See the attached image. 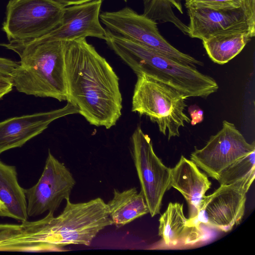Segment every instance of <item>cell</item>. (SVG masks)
I'll return each mask as SVG.
<instances>
[{
  "label": "cell",
  "instance_id": "26",
  "mask_svg": "<svg viewBox=\"0 0 255 255\" xmlns=\"http://www.w3.org/2000/svg\"><path fill=\"white\" fill-rule=\"evenodd\" d=\"M13 87L11 77L0 74V100L11 91Z\"/></svg>",
  "mask_w": 255,
  "mask_h": 255
},
{
  "label": "cell",
  "instance_id": "23",
  "mask_svg": "<svg viewBox=\"0 0 255 255\" xmlns=\"http://www.w3.org/2000/svg\"><path fill=\"white\" fill-rule=\"evenodd\" d=\"M242 7L251 35L253 37L255 35V0H243Z\"/></svg>",
  "mask_w": 255,
  "mask_h": 255
},
{
  "label": "cell",
  "instance_id": "12",
  "mask_svg": "<svg viewBox=\"0 0 255 255\" xmlns=\"http://www.w3.org/2000/svg\"><path fill=\"white\" fill-rule=\"evenodd\" d=\"M79 114L77 107L68 102L62 108L8 119L0 122V154L22 146L46 129L54 121Z\"/></svg>",
  "mask_w": 255,
  "mask_h": 255
},
{
  "label": "cell",
  "instance_id": "10",
  "mask_svg": "<svg viewBox=\"0 0 255 255\" xmlns=\"http://www.w3.org/2000/svg\"><path fill=\"white\" fill-rule=\"evenodd\" d=\"M246 194L232 185H220L203 198L197 216L187 222L189 227L203 224L228 232L241 222L245 214Z\"/></svg>",
  "mask_w": 255,
  "mask_h": 255
},
{
  "label": "cell",
  "instance_id": "28",
  "mask_svg": "<svg viewBox=\"0 0 255 255\" xmlns=\"http://www.w3.org/2000/svg\"><path fill=\"white\" fill-rule=\"evenodd\" d=\"M181 13H183L182 6L179 0H168Z\"/></svg>",
  "mask_w": 255,
  "mask_h": 255
},
{
  "label": "cell",
  "instance_id": "11",
  "mask_svg": "<svg viewBox=\"0 0 255 255\" xmlns=\"http://www.w3.org/2000/svg\"><path fill=\"white\" fill-rule=\"evenodd\" d=\"M102 2L103 0H94L64 8L60 24L35 40L67 41L87 37L104 40L106 30L102 26L99 18Z\"/></svg>",
  "mask_w": 255,
  "mask_h": 255
},
{
  "label": "cell",
  "instance_id": "30",
  "mask_svg": "<svg viewBox=\"0 0 255 255\" xmlns=\"http://www.w3.org/2000/svg\"><path fill=\"white\" fill-rule=\"evenodd\" d=\"M0 216L5 217V214L1 210H0Z\"/></svg>",
  "mask_w": 255,
  "mask_h": 255
},
{
  "label": "cell",
  "instance_id": "9",
  "mask_svg": "<svg viewBox=\"0 0 255 255\" xmlns=\"http://www.w3.org/2000/svg\"><path fill=\"white\" fill-rule=\"evenodd\" d=\"M76 181L70 171L48 151L45 164L37 182L24 189L28 217L54 212L70 198Z\"/></svg>",
  "mask_w": 255,
  "mask_h": 255
},
{
  "label": "cell",
  "instance_id": "31",
  "mask_svg": "<svg viewBox=\"0 0 255 255\" xmlns=\"http://www.w3.org/2000/svg\"><path fill=\"white\" fill-rule=\"evenodd\" d=\"M123 0V1H125V2H127V0Z\"/></svg>",
  "mask_w": 255,
  "mask_h": 255
},
{
  "label": "cell",
  "instance_id": "21",
  "mask_svg": "<svg viewBox=\"0 0 255 255\" xmlns=\"http://www.w3.org/2000/svg\"><path fill=\"white\" fill-rule=\"evenodd\" d=\"M143 13L145 16L156 22H169L173 23L184 34L188 35V26L174 13L172 4L168 0H143Z\"/></svg>",
  "mask_w": 255,
  "mask_h": 255
},
{
  "label": "cell",
  "instance_id": "13",
  "mask_svg": "<svg viewBox=\"0 0 255 255\" xmlns=\"http://www.w3.org/2000/svg\"><path fill=\"white\" fill-rule=\"evenodd\" d=\"M186 8L189 17L188 35L191 38L204 40L224 31L249 30L242 7L230 9Z\"/></svg>",
  "mask_w": 255,
  "mask_h": 255
},
{
  "label": "cell",
  "instance_id": "16",
  "mask_svg": "<svg viewBox=\"0 0 255 255\" xmlns=\"http://www.w3.org/2000/svg\"><path fill=\"white\" fill-rule=\"evenodd\" d=\"M158 235L167 246L192 245L203 241L205 234L201 228L189 227L183 212V205L169 203L159 219Z\"/></svg>",
  "mask_w": 255,
  "mask_h": 255
},
{
  "label": "cell",
  "instance_id": "25",
  "mask_svg": "<svg viewBox=\"0 0 255 255\" xmlns=\"http://www.w3.org/2000/svg\"><path fill=\"white\" fill-rule=\"evenodd\" d=\"M190 116V124L192 126L201 123L204 120V112L197 105H192L188 108Z\"/></svg>",
  "mask_w": 255,
  "mask_h": 255
},
{
  "label": "cell",
  "instance_id": "5",
  "mask_svg": "<svg viewBox=\"0 0 255 255\" xmlns=\"http://www.w3.org/2000/svg\"><path fill=\"white\" fill-rule=\"evenodd\" d=\"M64 9L51 0H10L2 30L10 44L28 43L57 27Z\"/></svg>",
  "mask_w": 255,
  "mask_h": 255
},
{
  "label": "cell",
  "instance_id": "17",
  "mask_svg": "<svg viewBox=\"0 0 255 255\" xmlns=\"http://www.w3.org/2000/svg\"><path fill=\"white\" fill-rule=\"evenodd\" d=\"M113 198L107 203L113 224L122 227L149 213L142 193L135 187L123 191L114 189Z\"/></svg>",
  "mask_w": 255,
  "mask_h": 255
},
{
  "label": "cell",
  "instance_id": "29",
  "mask_svg": "<svg viewBox=\"0 0 255 255\" xmlns=\"http://www.w3.org/2000/svg\"><path fill=\"white\" fill-rule=\"evenodd\" d=\"M0 210H1L5 215V217H8L9 215L7 213L6 210L4 207V205L2 203V202L0 200Z\"/></svg>",
  "mask_w": 255,
  "mask_h": 255
},
{
  "label": "cell",
  "instance_id": "4",
  "mask_svg": "<svg viewBox=\"0 0 255 255\" xmlns=\"http://www.w3.org/2000/svg\"><path fill=\"white\" fill-rule=\"evenodd\" d=\"M131 111L145 116L157 124L168 139L180 135L179 129L189 123L184 112L188 98L175 88L145 74L136 75Z\"/></svg>",
  "mask_w": 255,
  "mask_h": 255
},
{
  "label": "cell",
  "instance_id": "22",
  "mask_svg": "<svg viewBox=\"0 0 255 255\" xmlns=\"http://www.w3.org/2000/svg\"><path fill=\"white\" fill-rule=\"evenodd\" d=\"M185 6L230 9L242 6L243 0H185Z\"/></svg>",
  "mask_w": 255,
  "mask_h": 255
},
{
  "label": "cell",
  "instance_id": "8",
  "mask_svg": "<svg viewBox=\"0 0 255 255\" xmlns=\"http://www.w3.org/2000/svg\"><path fill=\"white\" fill-rule=\"evenodd\" d=\"M254 150L255 141L248 143L233 123L225 120L221 129L210 137L203 147H195L190 160L217 180L224 169Z\"/></svg>",
  "mask_w": 255,
  "mask_h": 255
},
{
  "label": "cell",
  "instance_id": "18",
  "mask_svg": "<svg viewBox=\"0 0 255 255\" xmlns=\"http://www.w3.org/2000/svg\"><path fill=\"white\" fill-rule=\"evenodd\" d=\"M0 200L4 205L9 217L21 222L28 221L24 189L18 183L16 168L0 160Z\"/></svg>",
  "mask_w": 255,
  "mask_h": 255
},
{
  "label": "cell",
  "instance_id": "24",
  "mask_svg": "<svg viewBox=\"0 0 255 255\" xmlns=\"http://www.w3.org/2000/svg\"><path fill=\"white\" fill-rule=\"evenodd\" d=\"M18 65L19 62L10 59L0 57V74L10 77L14 70Z\"/></svg>",
  "mask_w": 255,
  "mask_h": 255
},
{
  "label": "cell",
  "instance_id": "3",
  "mask_svg": "<svg viewBox=\"0 0 255 255\" xmlns=\"http://www.w3.org/2000/svg\"><path fill=\"white\" fill-rule=\"evenodd\" d=\"M65 41L34 40L24 44L0 43L20 58L11 78L21 93L67 101Z\"/></svg>",
  "mask_w": 255,
  "mask_h": 255
},
{
  "label": "cell",
  "instance_id": "14",
  "mask_svg": "<svg viewBox=\"0 0 255 255\" xmlns=\"http://www.w3.org/2000/svg\"><path fill=\"white\" fill-rule=\"evenodd\" d=\"M211 184L207 176L195 163L183 155L171 168L170 188L178 190L186 200L189 209L187 222L197 216L200 203Z\"/></svg>",
  "mask_w": 255,
  "mask_h": 255
},
{
  "label": "cell",
  "instance_id": "2",
  "mask_svg": "<svg viewBox=\"0 0 255 255\" xmlns=\"http://www.w3.org/2000/svg\"><path fill=\"white\" fill-rule=\"evenodd\" d=\"M106 30L104 39L136 75L145 74L183 93L188 98H206L219 86L212 77L138 42Z\"/></svg>",
  "mask_w": 255,
  "mask_h": 255
},
{
  "label": "cell",
  "instance_id": "27",
  "mask_svg": "<svg viewBox=\"0 0 255 255\" xmlns=\"http://www.w3.org/2000/svg\"><path fill=\"white\" fill-rule=\"evenodd\" d=\"M61 7L65 8L72 5L87 3L94 0H51Z\"/></svg>",
  "mask_w": 255,
  "mask_h": 255
},
{
  "label": "cell",
  "instance_id": "7",
  "mask_svg": "<svg viewBox=\"0 0 255 255\" xmlns=\"http://www.w3.org/2000/svg\"><path fill=\"white\" fill-rule=\"evenodd\" d=\"M131 153L149 213H159L165 193L170 188L171 168L156 155L152 141L140 126L131 136Z\"/></svg>",
  "mask_w": 255,
  "mask_h": 255
},
{
  "label": "cell",
  "instance_id": "20",
  "mask_svg": "<svg viewBox=\"0 0 255 255\" xmlns=\"http://www.w3.org/2000/svg\"><path fill=\"white\" fill-rule=\"evenodd\" d=\"M255 177V150L224 169L217 180L220 185H232L247 194Z\"/></svg>",
  "mask_w": 255,
  "mask_h": 255
},
{
  "label": "cell",
  "instance_id": "1",
  "mask_svg": "<svg viewBox=\"0 0 255 255\" xmlns=\"http://www.w3.org/2000/svg\"><path fill=\"white\" fill-rule=\"evenodd\" d=\"M68 100L91 125L109 129L122 115L119 79L85 38L65 41Z\"/></svg>",
  "mask_w": 255,
  "mask_h": 255
},
{
  "label": "cell",
  "instance_id": "6",
  "mask_svg": "<svg viewBox=\"0 0 255 255\" xmlns=\"http://www.w3.org/2000/svg\"><path fill=\"white\" fill-rule=\"evenodd\" d=\"M107 29L129 40L145 45L179 62L194 67L204 64L170 44L160 33L157 23L129 7L100 14Z\"/></svg>",
  "mask_w": 255,
  "mask_h": 255
},
{
  "label": "cell",
  "instance_id": "15",
  "mask_svg": "<svg viewBox=\"0 0 255 255\" xmlns=\"http://www.w3.org/2000/svg\"><path fill=\"white\" fill-rule=\"evenodd\" d=\"M0 251L49 252L46 217L21 224H0Z\"/></svg>",
  "mask_w": 255,
  "mask_h": 255
},
{
  "label": "cell",
  "instance_id": "19",
  "mask_svg": "<svg viewBox=\"0 0 255 255\" xmlns=\"http://www.w3.org/2000/svg\"><path fill=\"white\" fill-rule=\"evenodd\" d=\"M252 38L249 30L239 29L215 34L202 43L211 60L223 65L239 54Z\"/></svg>",
  "mask_w": 255,
  "mask_h": 255
}]
</instances>
